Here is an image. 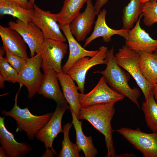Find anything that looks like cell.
Masks as SVG:
<instances>
[{
	"mask_svg": "<svg viewBox=\"0 0 157 157\" xmlns=\"http://www.w3.org/2000/svg\"><path fill=\"white\" fill-rule=\"evenodd\" d=\"M142 17L140 15L133 27L129 30L124 38L125 45L139 53L146 52L152 53L157 49V40L153 39L141 28L140 23Z\"/></svg>",
	"mask_w": 157,
	"mask_h": 157,
	"instance_id": "obj_12",
	"label": "cell"
},
{
	"mask_svg": "<svg viewBox=\"0 0 157 157\" xmlns=\"http://www.w3.org/2000/svg\"><path fill=\"white\" fill-rule=\"evenodd\" d=\"M70 108L57 105L55 110L50 120L35 134V137L43 142L45 148L53 149L52 144L58 134L63 132L61 122L64 114Z\"/></svg>",
	"mask_w": 157,
	"mask_h": 157,
	"instance_id": "obj_13",
	"label": "cell"
},
{
	"mask_svg": "<svg viewBox=\"0 0 157 157\" xmlns=\"http://www.w3.org/2000/svg\"><path fill=\"white\" fill-rule=\"evenodd\" d=\"M139 66L145 79L150 84L157 83V58L153 53H139Z\"/></svg>",
	"mask_w": 157,
	"mask_h": 157,
	"instance_id": "obj_22",
	"label": "cell"
},
{
	"mask_svg": "<svg viewBox=\"0 0 157 157\" xmlns=\"http://www.w3.org/2000/svg\"><path fill=\"white\" fill-rule=\"evenodd\" d=\"M72 123H67L63 126L64 138L62 142V148L58 157H79V151L76 144L70 140L69 132Z\"/></svg>",
	"mask_w": 157,
	"mask_h": 157,
	"instance_id": "obj_28",
	"label": "cell"
},
{
	"mask_svg": "<svg viewBox=\"0 0 157 157\" xmlns=\"http://www.w3.org/2000/svg\"><path fill=\"white\" fill-rule=\"evenodd\" d=\"M57 76L61 86L63 95L69 105L70 109L72 110L79 120L81 108L78 92L79 88L76 86L73 79L67 73L62 72L57 73Z\"/></svg>",
	"mask_w": 157,
	"mask_h": 157,
	"instance_id": "obj_20",
	"label": "cell"
},
{
	"mask_svg": "<svg viewBox=\"0 0 157 157\" xmlns=\"http://www.w3.org/2000/svg\"><path fill=\"white\" fill-rule=\"evenodd\" d=\"M153 53L157 58V49L153 52Z\"/></svg>",
	"mask_w": 157,
	"mask_h": 157,
	"instance_id": "obj_38",
	"label": "cell"
},
{
	"mask_svg": "<svg viewBox=\"0 0 157 157\" xmlns=\"http://www.w3.org/2000/svg\"><path fill=\"white\" fill-rule=\"evenodd\" d=\"M35 0H28L29 6L31 9H33V5L35 4Z\"/></svg>",
	"mask_w": 157,
	"mask_h": 157,
	"instance_id": "obj_37",
	"label": "cell"
},
{
	"mask_svg": "<svg viewBox=\"0 0 157 157\" xmlns=\"http://www.w3.org/2000/svg\"><path fill=\"white\" fill-rule=\"evenodd\" d=\"M144 3L140 0H130L123 10V28L130 30L134 26L140 16Z\"/></svg>",
	"mask_w": 157,
	"mask_h": 157,
	"instance_id": "obj_25",
	"label": "cell"
},
{
	"mask_svg": "<svg viewBox=\"0 0 157 157\" xmlns=\"http://www.w3.org/2000/svg\"><path fill=\"white\" fill-rule=\"evenodd\" d=\"M88 0H64L60 11L55 15L59 24L69 25Z\"/></svg>",
	"mask_w": 157,
	"mask_h": 157,
	"instance_id": "obj_24",
	"label": "cell"
},
{
	"mask_svg": "<svg viewBox=\"0 0 157 157\" xmlns=\"http://www.w3.org/2000/svg\"><path fill=\"white\" fill-rule=\"evenodd\" d=\"M107 13V11L105 9L100 10L95 22L93 31L91 35L86 39L84 47H86L94 40L99 37H102L103 41L106 43H108L111 41L112 37L115 35H118L124 38L126 37L129 30L123 28L115 30L110 28L107 25L105 20Z\"/></svg>",
	"mask_w": 157,
	"mask_h": 157,
	"instance_id": "obj_18",
	"label": "cell"
},
{
	"mask_svg": "<svg viewBox=\"0 0 157 157\" xmlns=\"http://www.w3.org/2000/svg\"><path fill=\"white\" fill-rule=\"evenodd\" d=\"M109 0H96L94 8L96 15H98L101 9L105 5Z\"/></svg>",
	"mask_w": 157,
	"mask_h": 157,
	"instance_id": "obj_31",
	"label": "cell"
},
{
	"mask_svg": "<svg viewBox=\"0 0 157 157\" xmlns=\"http://www.w3.org/2000/svg\"><path fill=\"white\" fill-rule=\"evenodd\" d=\"M34 13L33 9L25 8L13 1L0 0L1 15H11L26 23L31 21Z\"/></svg>",
	"mask_w": 157,
	"mask_h": 157,
	"instance_id": "obj_23",
	"label": "cell"
},
{
	"mask_svg": "<svg viewBox=\"0 0 157 157\" xmlns=\"http://www.w3.org/2000/svg\"><path fill=\"white\" fill-rule=\"evenodd\" d=\"M43 79L38 90V94L54 101L57 105L69 107L60 89L57 73L53 69L44 71Z\"/></svg>",
	"mask_w": 157,
	"mask_h": 157,
	"instance_id": "obj_15",
	"label": "cell"
},
{
	"mask_svg": "<svg viewBox=\"0 0 157 157\" xmlns=\"http://www.w3.org/2000/svg\"><path fill=\"white\" fill-rule=\"evenodd\" d=\"M9 27L17 32L28 46L31 57L41 52L45 39L40 29L31 21L25 23L17 19L16 22L10 21Z\"/></svg>",
	"mask_w": 157,
	"mask_h": 157,
	"instance_id": "obj_9",
	"label": "cell"
},
{
	"mask_svg": "<svg viewBox=\"0 0 157 157\" xmlns=\"http://www.w3.org/2000/svg\"><path fill=\"white\" fill-rule=\"evenodd\" d=\"M136 149L143 157H157V132L147 133L140 128L123 127L116 130Z\"/></svg>",
	"mask_w": 157,
	"mask_h": 157,
	"instance_id": "obj_5",
	"label": "cell"
},
{
	"mask_svg": "<svg viewBox=\"0 0 157 157\" xmlns=\"http://www.w3.org/2000/svg\"><path fill=\"white\" fill-rule=\"evenodd\" d=\"M85 10L79 13L69 25L70 32L78 42L83 41L90 32L96 14L91 0H88Z\"/></svg>",
	"mask_w": 157,
	"mask_h": 157,
	"instance_id": "obj_14",
	"label": "cell"
},
{
	"mask_svg": "<svg viewBox=\"0 0 157 157\" xmlns=\"http://www.w3.org/2000/svg\"><path fill=\"white\" fill-rule=\"evenodd\" d=\"M33 9L34 13L31 22L40 29L45 39H51L63 42L66 41L57 23L55 14L41 9L35 4L33 5Z\"/></svg>",
	"mask_w": 157,
	"mask_h": 157,
	"instance_id": "obj_11",
	"label": "cell"
},
{
	"mask_svg": "<svg viewBox=\"0 0 157 157\" xmlns=\"http://www.w3.org/2000/svg\"><path fill=\"white\" fill-rule=\"evenodd\" d=\"M0 157H8L6 155V152L3 148L1 146L0 147Z\"/></svg>",
	"mask_w": 157,
	"mask_h": 157,
	"instance_id": "obj_36",
	"label": "cell"
},
{
	"mask_svg": "<svg viewBox=\"0 0 157 157\" xmlns=\"http://www.w3.org/2000/svg\"><path fill=\"white\" fill-rule=\"evenodd\" d=\"M141 15L143 22L148 26L157 23V0H151L144 3Z\"/></svg>",
	"mask_w": 157,
	"mask_h": 157,
	"instance_id": "obj_29",
	"label": "cell"
},
{
	"mask_svg": "<svg viewBox=\"0 0 157 157\" xmlns=\"http://www.w3.org/2000/svg\"><path fill=\"white\" fill-rule=\"evenodd\" d=\"M17 0L18 1L19 4L24 8L28 9H31L30 8L29 6V3L28 0Z\"/></svg>",
	"mask_w": 157,
	"mask_h": 157,
	"instance_id": "obj_33",
	"label": "cell"
},
{
	"mask_svg": "<svg viewBox=\"0 0 157 157\" xmlns=\"http://www.w3.org/2000/svg\"><path fill=\"white\" fill-rule=\"evenodd\" d=\"M115 103L112 102L92 105L81 108L79 113V120L88 121L104 136L108 157L117 156L113 144V130L111 123L115 113Z\"/></svg>",
	"mask_w": 157,
	"mask_h": 157,
	"instance_id": "obj_1",
	"label": "cell"
},
{
	"mask_svg": "<svg viewBox=\"0 0 157 157\" xmlns=\"http://www.w3.org/2000/svg\"><path fill=\"white\" fill-rule=\"evenodd\" d=\"M115 55L118 64L133 78L142 90L145 101H148L154 85L148 82L141 72L139 66V53L124 45Z\"/></svg>",
	"mask_w": 157,
	"mask_h": 157,
	"instance_id": "obj_4",
	"label": "cell"
},
{
	"mask_svg": "<svg viewBox=\"0 0 157 157\" xmlns=\"http://www.w3.org/2000/svg\"><path fill=\"white\" fill-rule=\"evenodd\" d=\"M0 35L3 45L6 46L13 54L25 60L28 57L26 43L21 36L9 27L0 25Z\"/></svg>",
	"mask_w": 157,
	"mask_h": 157,
	"instance_id": "obj_19",
	"label": "cell"
},
{
	"mask_svg": "<svg viewBox=\"0 0 157 157\" xmlns=\"http://www.w3.org/2000/svg\"><path fill=\"white\" fill-rule=\"evenodd\" d=\"M141 108L147 126L153 132H157V103L153 92L148 101L142 103Z\"/></svg>",
	"mask_w": 157,
	"mask_h": 157,
	"instance_id": "obj_26",
	"label": "cell"
},
{
	"mask_svg": "<svg viewBox=\"0 0 157 157\" xmlns=\"http://www.w3.org/2000/svg\"><path fill=\"white\" fill-rule=\"evenodd\" d=\"M107 47L101 46L99 48L98 53L92 57H85L76 61L67 74L76 83L81 93H84L86 73L93 66L106 64L105 59L108 51Z\"/></svg>",
	"mask_w": 157,
	"mask_h": 157,
	"instance_id": "obj_7",
	"label": "cell"
},
{
	"mask_svg": "<svg viewBox=\"0 0 157 157\" xmlns=\"http://www.w3.org/2000/svg\"><path fill=\"white\" fill-rule=\"evenodd\" d=\"M6 116L0 117V143L8 157H25L32 150V147L26 142L17 141L13 134L6 127L4 120Z\"/></svg>",
	"mask_w": 157,
	"mask_h": 157,
	"instance_id": "obj_16",
	"label": "cell"
},
{
	"mask_svg": "<svg viewBox=\"0 0 157 157\" xmlns=\"http://www.w3.org/2000/svg\"><path fill=\"white\" fill-rule=\"evenodd\" d=\"M22 85H20L19 89L16 93L14 106L9 111L3 110L2 114L8 116L16 121L17 126L16 132L24 131L28 139H33L36 133L41 129L51 119L53 113H47L42 115H37L32 113L28 108H20L17 105L18 94Z\"/></svg>",
	"mask_w": 157,
	"mask_h": 157,
	"instance_id": "obj_3",
	"label": "cell"
},
{
	"mask_svg": "<svg viewBox=\"0 0 157 157\" xmlns=\"http://www.w3.org/2000/svg\"><path fill=\"white\" fill-rule=\"evenodd\" d=\"M2 0V1L9 0V1H14L15 2H16L17 3H18V4H19V2H18V1L17 0Z\"/></svg>",
	"mask_w": 157,
	"mask_h": 157,
	"instance_id": "obj_40",
	"label": "cell"
},
{
	"mask_svg": "<svg viewBox=\"0 0 157 157\" xmlns=\"http://www.w3.org/2000/svg\"><path fill=\"white\" fill-rule=\"evenodd\" d=\"M114 50L113 47L107 52L105 69L94 72L101 74L106 83L112 89L128 98L140 108L138 99L141 93L139 88H132L129 86L128 83L129 76L117 63Z\"/></svg>",
	"mask_w": 157,
	"mask_h": 157,
	"instance_id": "obj_2",
	"label": "cell"
},
{
	"mask_svg": "<svg viewBox=\"0 0 157 157\" xmlns=\"http://www.w3.org/2000/svg\"><path fill=\"white\" fill-rule=\"evenodd\" d=\"M151 0H140L141 2L143 3H144Z\"/></svg>",
	"mask_w": 157,
	"mask_h": 157,
	"instance_id": "obj_39",
	"label": "cell"
},
{
	"mask_svg": "<svg viewBox=\"0 0 157 157\" xmlns=\"http://www.w3.org/2000/svg\"></svg>",
	"mask_w": 157,
	"mask_h": 157,
	"instance_id": "obj_41",
	"label": "cell"
},
{
	"mask_svg": "<svg viewBox=\"0 0 157 157\" xmlns=\"http://www.w3.org/2000/svg\"><path fill=\"white\" fill-rule=\"evenodd\" d=\"M72 116V123L75 130L76 144L79 152H83L85 157H95L97 155V149L95 147L91 136H86L82 128V121H79L72 110L70 109Z\"/></svg>",
	"mask_w": 157,
	"mask_h": 157,
	"instance_id": "obj_21",
	"label": "cell"
},
{
	"mask_svg": "<svg viewBox=\"0 0 157 157\" xmlns=\"http://www.w3.org/2000/svg\"><path fill=\"white\" fill-rule=\"evenodd\" d=\"M56 154V153L54 149L47 148L41 157H54Z\"/></svg>",
	"mask_w": 157,
	"mask_h": 157,
	"instance_id": "obj_32",
	"label": "cell"
},
{
	"mask_svg": "<svg viewBox=\"0 0 157 157\" xmlns=\"http://www.w3.org/2000/svg\"><path fill=\"white\" fill-rule=\"evenodd\" d=\"M78 96L81 108L98 104L115 103L125 97L110 88L103 76L91 91L86 94L79 93Z\"/></svg>",
	"mask_w": 157,
	"mask_h": 157,
	"instance_id": "obj_8",
	"label": "cell"
},
{
	"mask_svg": "<svg viewBox=\"0 0 157 157\" xmlns=\"http://www.w3.org/2000/svg\"><path fill=\"white\" fill-rule=\"evenodd\" d=\"M67 45L64 42L46 39L40 52L42 63L41 68L44 71L51 69L57 73L62 72V60L67 52Z\"/></svg>",
	"mask_w": 157,
	"mask_h": 157,
	"instance_id": "obj_10",
	"label": "cell"
},
{
	"mask_svg": "<svg viewBox=\"0 0 157 157\" xmlns=\"http://www.w3.org/2000/svg\"><path fill=\"white\" fill-rule=\"evenodd\" d=\"M3 47L5 51L6 60L19 74L25 65L27 60L13 54L6 46L3 45Z\"/></svg>",
	"mask_w": 157,
	"mask_h": 157,
	"instance_id": "obj_30",
	"label": "cell"
},
{
	"mask_svg": "<svg viewBox=\"0 0 157 157\" xmlns=\"http://www.w3.org/2000/svg\"><path fill=\"white\" fill-rule=\"evenodd\" d=\"M5 52L4 48L0 49V88L4 87V83L6 81L13 83L18 82L19 73L3 57Z\"/></svg>",
	"mask_w": 157,
	"mask_h": 157,
	"instance_id": "obj_27",
	"label": "cell"
},
{
	"mask_svg": "<svg viewBox=\"0 0 157 157\" xmlns=\"http://www.w3.org/2000/svg\"><path fill=\"white\" fill-rule=\"evenodd\" d=\"M67 40L69 48V54L68 59L62 66L63 72L67 73L72 65L80 59L85 57H92L99 51V49L89 51L82 47L75 40L71 33L69 25L63 26L58 23Z\"/></svg>",
	"mask_w": 157,
	"mask_h": 157,
	"instance_id": "obj_17",
	"label": "cell"
},
{
	"mask_svg": "<svg viewBox=\"0 0 157 157\" xmlns=\"http://www.w3.org/2000/svg\"><path fill=\"white\" fill-rule=\"evenodd\" d=\"M136 157V156L133 154H124L119 155H117V157Z\"/></svg>",
	"mask_w": 157,
	"mask_h": 157,
	"instance_id": "obj_35",
	"label": "cell"
},
{
	"mask_svg": "<svg viewBox=\"0 0 157 157\" xmlns=\"http://www.w3.org/2000/svg\"><path fill=\"white\" fill-rule=\"evenodd\" d=\"M152 92L155 100L157 103V83L154 85Z\"/></svg>",
	"mask_w": 157,
	"mask_h": 157,
	"instance_id": "obj_34",
	"label": "cell"
},
{
	"mask_svg": "<svg viewBox=\"0 0 157 157\" xmlns=\"http://www.w3.org/2000/svg\"><path fill=\"white\" fill-rule=\"evenodd\" d=\"M42 63L41 53L27 59L19 74L18 82L24 85L28 92V98L31 99L38 92L42 82L43 74L40 71Z\"/></svg>",
	"mask_w": 157,
	"mask_h": 157,
	"instance_id": "obj_6",
	"label": "cell"
}]
</instances>
